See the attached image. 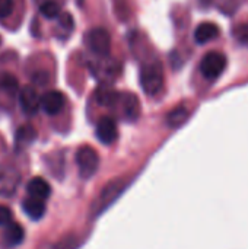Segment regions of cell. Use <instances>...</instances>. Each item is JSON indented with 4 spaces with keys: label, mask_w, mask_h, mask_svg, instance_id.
<instances>
[{
    "label": "cell",
    "mask_w": 248,
    "mask_h": 249,
    "mask_svg": "<svg viewBox=\"0 0 248 249\" xmlns=\"http://www.w3.org/2000/svg\"><path fill=\"white\" fill-rule=\"evenodd\" d=\"M15 7V1L13 0H0V19L7 18Z\"/></svg>",
    "instance_id": "21"
},
{
    "label": "cell",
    "mask_w": 248,
    "mask_h": 249,
    "mask_svg": "<svg viewBox=\"0 0 248 249\" xmlns=\"http://www.w3.org/2000/svg\"><path fill=\"white\" fill-rule=\"evenodd\" d=\"M96 137L102 144H111L117 139V124L110 117H102L96 124Z\"/></svg>",
    "instance_id": "8"
},
{
    "label": "cell",
    "mask_w": 248,
    "mask_h": 249,
    "mask_svg": "<svg viewBox=\"0 0 248 249\" xmlns=\"http://www.w3.org/2000/svg\"><path fill=\"white\" fill-rule=\"evenodd\" d=\"M76 3H77L79 6H82V4H83V0H76Z\"/></svg>",
    "instance_id": "25"
},
{
    "label": "cell",
    "mask_w": 248,
    "mask_h": 249,
    "mask_svg": "<svg viewBox=\"0 0 248 249\" xmlns=\"http://www.w3.org/2000/svg\"><path fill=\"white\" fill-rule=\"evenodd\" d=\"M0 88H1L4 92H7L9 95H15V93H18V90H19L18 79H16L13 74H10V73H3V74L0 76Z\"/></svg>",
    "instance_id": "19"
},
{
    "label": "cell",
    "mask_w": 248,
    "mask_h": 249,
    "mask_svg": "<svg viewBox=\"0 0 248 249\" xmlns=\"http://www.w3.org/2000/svg\"><path fill=\"white\" fill-rule=\"evenodd\" d=\"M225 67H227V57L218 51L208 53L200 63V71L209 80L218 79L224 73Z\"/></svg>",
    "instance_id": "5"
},
{
    "label": "cell",
    "mask_w": 248,
    "mask_h": 249,
    "mask_svg": "<svg viewBox=\"0 0 248 249\" xmlns=\"http://www.w3.org/2000/svg\"><path fill=\"white\" fill-rule=\"evenodd\" d=\"M140 86L149 96H155L164 86V66L159 60H152L142 66Z\"/></svg>",
    "instance_id": "2"
},
{
    "label": "cell",
    "mask_w": 248,
    "mask_h": 249,
    "mask_svg": "<svg viewBox=\"0 0 248 249\" xmlns=\"http://www.w3.org/2000/svg\"><path fill=\"white\" fill-rule=\"evenodd\" d=\"M0 44H1V38H0Z\"/></svg>",
    "instance_id": "26"
},
{
    "label": "cell",
    "mask_w": 248,
    "mask_h": 249,
    "mask_svg": "<svg viewBox=\"0 0 248 249\" xmlns=\"http://www.w3.org/2000/svg\"><path fill=\"white\" fill-rule=\"evenodd\" d=\"M22 209L25 212V214L32 219V220H39L44 213H45V204L44 200L39 198H34V197H28L22 201Z\"/></svg>",
    "instance_id": "13"
},
{
    "label": "cell",
    "mask_w": 248,
    "mask_h": 249,
    "mask_svg": "<svg viewBox=\"0 0 248 249\" xmlns=\"http://www.w3.org/2000/svg\"><path fill=\"white\" fill-rule=\"evenodd\" d=\"M189 118V111L184 108V107H178L175 109H172L168 117H167V121H168V125L177 128L180 125H183L186 123V120Z\"/></svg>",
    "instance_id": "17"
},
{
    "label": "cell",
    "mask_w": 248,
    "mask_h": 249,
    "mask_svg": "<svg viewBox=\"0 0 248 249\" xmlns=\"http://www.w3.org/2000/svg\"><path fill=\"white\" fill-rule=\"evenodd\" d=\"M60 4L54 0H45L42 4H39V13L45 19H56L60 18Z\"/></svg>",
    "instance_id": "18"
},
{
    "label": "cell",
    "mask_w": 248,
    "mask_h": 249,
    "mask_svg": "<svg viewBox=\"0 0 248 249\" xmlns=\"http://www.w3.org/2000/svg\"><path fill=\"white\" fill-rule=\"evenodd\" d=\"M23 238H25V231H23V228L19 223L12 222L10 225L6 226L4 242L9 247H18V245H20L23 242Z\"/></svg>",
    "instance_id": "15"
},
{
    "label": "cell",
    "mask_w": 248,
    "mask_h": 249,
    "mask_svg": "<svg viewBox=\"0 0 248 249\" xmlns=\"http://www.w3.org/2000/svg\"><path fill=\"white\" fill-rule=\"evenodd\" d=\"M218 35H219V28L212 22H203L194 31V39L197 44H206L209 41H213L215 38H218Z\"/></svg>",
    "instance_id": "12"
},
{
    "label": "cell",
    "mask_w": 248,
    "mask_h": 249,
    "mask_svg": "<svg viewBox=\"0 0 248 249\" xmlns=\"http://www.w3.org/2000/svg\"><path fill=\"white\" fill-rule=\"evenodd\" d=\"M120 104L123 107V111L127 120L130 121L137 120V117L140 115V104H139V98L134 93L126 92L120 95Z\"/></svg>",
    "instance_id": "10"
},
{
    "label": "cell",
    "mask_w": 248,
    "mask_h": 249,
    "mask_svg": "<svg viewBox=\"0 0 248 249\" xmlns=\"http://www.w3.org/2000/svg\"><path fill=\"white\" fill-rule=\"evenodd\" d=\"M64 95L58 90H48L41 98V108L48 115H57L64 107Z\"/></svg>",
    "instance_id": "9"
},
{
    "label": "cell",
    "mask_w": 248,
    "mask_h": 249,
    "mask_svg": "<svg viewBox=\"0 0 248 249\" xmlns=\"http://www.w3.org/2000/svg\"><path fill=\"white\" fill-rule=\"evenodd\" d=\"M20 181V175L15 168L0 165V196H13Z\"/></svg>",
    "instance_id": "6"
},
{
    "label": "cell",
    "mask_w": 248,
    "mask_h": 249,
    "mask_svg": "<svg viewBox=\"0 0 248 249\" xmlns=\"http://www.w3.org/2000/svg\"><path fill=\"white\" fill-rule=\"evenodd\" d=\"M76 245H77V242H76V238L75 236H69V238H64L61 242H58L54 249H75L76 248Z\"/></svg>",
    "instance_id": "24"
},
{
    "label": "cell",
    "mask_w": 248,
    "mask_h": 249,
    "mask_svg": "<svg viewBox=\"0 0 248 249\" xmlns=\"http://www.w3.org/2000/svg\"><path fill=\"white\" fill-rule=\"evenodd\" d=\"M129 181L124 179V178H117V179H113L111 182H108L98 194V197L94 200L92 203V209H91V214L92 217H96L99 216L102 212H105L121 194L123 191L126 190Z\"/></svg>",
    "instance_id": "1"
},
{
    "label": "cell",
    "mask_w": 248,
    "mask_h": 249,
    "mask_svg": "<svg viewBox=\"0 0 248 249\" xmlns=\"http://www.w3.org/2000/svg\"><path fill=\"white\" fill-rule=\"evenodd\" d=\"M37 136H38L37 130L32 125L25 124V125L19 127L15 133V146L18 149H23V147L29 146L31 143H34Z\"/></svg>",
    "instance_id": "14"
},
{
    "label": "cell",
    "mask_w": 248,
    "mask_h": 249,
    "mask_svg": "<svg viewBox=\"0 0 248 249\" xmlns=\"http://www.w3.org/2000/svg\"><path fill=\"white\" fill-rule=\"evenodd\" d=\"M12 210L3 204H0V226H7L12 223Z\"/></svg>",
    "instance_id": "22"
},
{
    "label": "cell",
    "mask_w": 248,
    "mask_h": 249,
    "mask_svg": "<svg viewBox=\"0 0 248 249\" xmlns=\"http://www.w3.org/2000/svg\"><path fill=\"white\" fill-rule=\"evenodd\" d=\"M76 163L79 168V175L85 179L91 178L98 166H99V158L98 153L91 146H82L76 152Z\"/></svg>",
    "instance_id": "3"
},
{
    "label": "cell",
    "mask_w": 248,
    "mask_h": 249,
    "mask_svg": "<svg viewBox=\"0 0 248 249\" xmlns=\"http://www.w3.org/2000/svg\"><path fill=\"white\" fill-rule=\"evenodd\" d=\"M232 34H234V38L240 44L248 45V23H240V25H237L232 29Z\"/></svg>",
    "instance_id": "20"
},
{
    "label": "cell",
    "mask_w": 248,
    "mask_h": 249,
    "mask_svg": "<svg viewBox=\"0 0 248 249\" xmlns=\"http://www.w3.org/2000/svg\"><path fill=\"white\" fill-rule=\"evenodd\" d=\"M58 25L66 31V32H70V31H73V18H72V15H69V13H63V15H60V20H58Z\"/></svg>",
    "instance_id": "23"
},
{
    "label": "cell",
    "mask_w": 248,
    "mask_h": 249,
    "mask_svg": "<svg viewBox=\"0 0 248 249\" xmlns=\"http://www.w3.org/2000/svg\"><path fill=\"white\" fill-rule=\"evenodd\" d=\"M26 193L29 194V197L39 198V200H47L50 197V194H51V187L44 178L35 177L28 182Z\"/></svg>",
    "instance_id": "11"
},
{
    "label": "cell",
    "mask_w": 248,
    "mask_h": 249,
    "mask_svg": "<svg viewBox=\"0 0 248 249\" xmlns=\"http://www.w3.org/2000/svg\"><path fill=\"white\" fill-rule=\"evenodd\" d=\"M96 101L102 107H113L114 104H117L120 101V95L115 90L104 86V88H99L96 90Z\"/></svg>",
    "instance_id": "16"
},
{
    "label": "cell",
    "mask_w": 248,
    "mask_h": 249,
    "mask_svg": "<svg viewBox=\"0 0 248 249\" xmlns=\"http://www.w3.org/2000/svg\"><path fill=\"white\" fill-rule=\"evenodd\" d=\"M19 105L26 115H35L41 108V98L31 86H23L19 90Z\"/></svg>",
    "instance_id": "7"
},
{
    "label": "cell",
    "mask_w": 248,
    "mask_h": 249,
    "mask_svg": "<svg viewBox=\"0 0 248 249\" xmlns=\"http://www.w3.org/2000/svg\"><path fill=\"white\" fill-rule=\"evenodd\" d=\"M86 45L99 57H107L111 50V36L104 28H94L86 34Z\"/></svg>",
    "instance_id": "4"
}]
</instances>
